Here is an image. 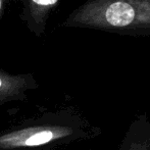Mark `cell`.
I'll return each mask as SVG.
<instances>
[{"label":"cell","instance_id":"cell-1","mask_svg":"<svg viewBox=\"0 0 150 150\" xmlns=\"http://www.w3.org/2000/svg\"><path fill=\"white\" fill-rule=\"evenodd\" d=\"M100 130L71 112L50 117L46 122L32 125L0 135V150H31L94 138Z\"/></svg>","mask_w":150,"mask_h":150},{"label":"cell","instance_id":"cell-5","mask_svg":"<svg viewBox=\"0 0 150 150\" xmlns=\"http://www.w3.org/2000/svg\"><path fill=\"white\" fill-rule=\"evenodd\" d=\"M12 0H0V21L3 18L4 11H5L6 7L11 3Z\"/></svg>","mask_w":150,"mask_h":150},{"label":"cell","instance_id":"cell-4","mask_svg":"<svg viewBox=\"0 0 150 150\" xmlns=\"http://www.w3.org/2000/svg\"><path fill=\"white\" fill-rule=\"evenodd\" d=\"M119 150H150V119L142 115L131 122Z\"/></svg>","mask_w":150,"mask_h":150},{"label":"cell","instance_id":"cell-2","mask_svg":"<svg viewBox=\"0 0 150 150\" xmlns=\"http://www.w3.org/2000/svg\"><path fill=\"white\" fill-rule=\"evenodd\" d=\"M60 0H21L20 18L29 31L40 38L45 34L47 22Z\"/></svg>","mask_w":150,"mask_h":150},{"label":"cell","instance_id":"cell-3","mask_svg":"<svg viewBox=\"0 0 150 150\" xmlns=\"http://www.w3.org/2000/svg\"><path fill=\"white\" fill-rule=\"evenodd\" d=\"M38 87L33 74L11 75L0 69V104L25 100L27 93Z\"/></svg>","mask_w":150,"mask_h":150}]
</instances>
